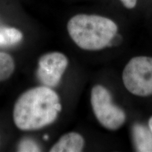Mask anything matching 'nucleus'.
Wrapping results in <instances>:
<instances>
[{"label":"nucleus","instance_id":"nucleus-1","mask_svg":"<svg viewBox=\"0 0 152 152\" xmlns=\"http://www.w3.org/2000/svg\"><path fill=\"white\" fill-rule=\"evenodd\" d=\"M61 110L56 92L49 87H36L19 96L13 118L20 130H37L54 123Z\"/></svg>","mask_w":152,"mask_h":152},{"label":"nucleus","instance_id":"nucleus-2","mask_svg":"<svg viewBox=\"0 0 152 152\" xmlns=\"http://www.w3.org/2000/svg\"><path fill=\"white\" fill-rule=\"evenodd\" d=\"M67 29L70 37L80 48L96 51L109 46L116 35L118 26L106 17L77 14L70 19Z\"/></svg>","mask_w":152,"mask_h":152},{"label":"nucleus","instance_id":"nucleus-3","mask_svg":"<svg viewBox=\"0 0 152 152\" xmlns=\"http://www.w3.org/2000/svg\"><path fill=\"white\" fill-rule=\"evenodd\" d=\"M123 82L132 94H152V57L137 56L130 60L123 70Z\"/></svg>","mask_w":152,"mask_h":152},{"label":"nucleus","instance_id":"nucleus-4","mask_svg":"<svg viewBox=\"0 0 152 152\" xmlns=\"http://www.w3.org/2000/svg\"><path fill=\"white\" fill-rule=\"evenodd\" d=\"M91 104L95 117L106 129L116 130L125 123L126 115L124 111L112 102L111 93L102 85L93 87Z\"/></svg>","mask_w":152,"mask_h":152},{"label":"nucleus","instance_id":"nucleus-5","mask_svg":"<svg viewBox=\"0 0 152 152\" xmlns=\"http://www.w3.org/2000/svg\"><path fill=\"white\" fill-rule=\"evenodd\" d=\"M68 65L67 57L62 53H47L39 58L37 75L46 86L55 87L60 83Z\"/></svg>","mask_w":152,"mask_h":152},{"label":"nucleus","instance_id":"nucleus-6","mask_svg":"<svg viewBox=\"0 0 152 152\" xmlns=\"http://www.w3.org/2000/svg\"><path fill=\"white\" fill-rule=\"evenodd\" d=\"M85 145L83 137L79 133L71 132L63 135L51 148V152H80Z\"/></svg>","mask_w":152,"mask_h":152},{"label":"nucleus","instance_id":"nucleus-7","mask_svg":"<svg viewBox=\"0 0 152 152\" xmlns=\"http://www.w3.org/2000/svg\"><path fill=\"white\" fill-rule=\"evenodd\" d=\"M132 137L137 151H152V133L150 130L140 123L132 127Z\"/></svg>","mask_w":152,"mask_h":152},{"label":"nucleus","instance_id":"nucleus-8","mask_svg":"<svg viewBox=\"0 0 152 152\" xmlns=\"http://www.w3.org/2000/svg\"><path fill=\"white\" fill-rule=\"evenodd\" d=\"M23 39V34L14 28H0V45L10 46L20 42Z\"/></svg>","mask_w":152,"mask_h":152},{"label":"nucleus","instance_id":"nucleus-9","mask_svg":"<svg viewBox=\"0 0 152 152\" xmlns=\"http://www.w3.org/2000/svg\"><path fill=\"white\" fill-rule=\"evenodd\" d=\"M15 70L13 58L7 53L0 52V82L9 79Z\"/></svg>","mask_w":152,"mask_h":152},{"label":"nucleus","instance_id":"nucleus-10","mask_svg":"<svg viewBox=\"0 0 152 152\" xmlns=\"http://www.w3.org/2000/svg\"><path fill=\"white\" fill-rule=\"evenodd\" d=\"M19 151H39V148L37 144L34 143L33 141L29 140H26L23 141L19 146Z\"/></svg>","mask_w":152,"mask_h":152},{"label":"nucleus","instance_id":"nucleus-11","mask_svg":"<svg viewBox=\"0 0 152 152\" xmlns=\"http://www.w3.org/2000/svg\"><path fill=\"white\" fill-rule=\"evenodd\" d=\"M127 9H133L137 4V0H121Z\"/></svg>","mask_w":152,"mask_h":152},{"label":"nucleus","instance_id":"nucleus-12","mask_svg":"<svg viewBox=\"0 0 152 152\" xmlns=\"http://www.w3.org/2000/svg\"><path fill=\"white\" fill-rule=\"evenodd\" d=\"M149 127L150 131H151L152 133V117H151V118H150L149 121Z\"/></svg>","mask_w":152,"mask_h":152}]
</instances>
